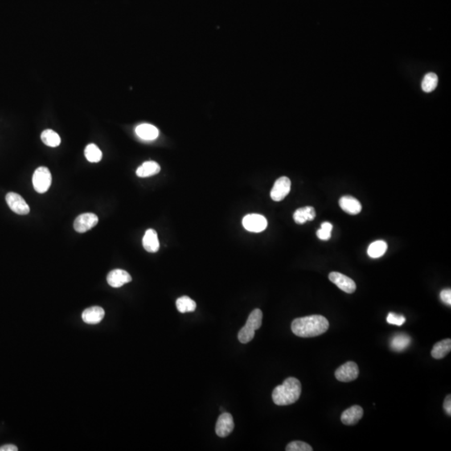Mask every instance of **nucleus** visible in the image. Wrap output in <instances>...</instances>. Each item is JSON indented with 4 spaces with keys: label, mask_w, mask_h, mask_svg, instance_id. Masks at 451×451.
<instances>
[{
    "label": "nucleus",
    "mask_w": 451,
    "mask_h": 451,
    "mask_svg": "<svg viewBox=\"0 0 451 451\" xmlns=\"http://www.w3.org/2000/svg\"><path fill=\"white\" fill-rule=\"evenodd\" d=\"M387 248H388V245L384 241H375L374 243H371L368 248V255L372 259H379L380 256L384 255L387 251Z\"/></svg>",
    "instance_id": "4be33fe9"
},
{
    "label": "nucleus",
    "mask_w": 451,
    "mask_h": 451,
    "mask_svg": "<svg viewBox=\"0 0 451 451\" xmlns=\"http://www.w3.org/2000/svg\"><path fill=\"white\" fill-rule=\"evenodd\" d=\"M52 182V176L46 166L37 168L33 175V186L37 192L45 193L49 190Z\"/></svg>",
    "instance_id": "20e7f679"
},
{
    "label": "nucleus",
    "mask_w": 451,
    "mask_h": 451,
    "mask_svg": "<svg viewBox=\"0 0 451 451\" xmlns=\"http://www.w3.org/2000/svg\"><path fill=\"white\" fill-rule=\"evenodd\" d=\"M18 448L14 444H5L4 446L0 447V451H17Z\"/></svg>",
    "instance_id": "2f4dec72"
},
{
    "label": "nucleus",
    "mask_w": 451,
    "mask_h": 451,
    "mask_svg": "<svg viewBox=\"0 0 451 451\" xmlns=\"http://www.w3.org/2000/svg\"><path fill=\"white\" fill-rule=\"evenodd\" d=\"M136 133L145 141H153L159 136V130L150 124H141L136 128Z\"/></svg>",
    "instance_id": "a211bd4d"
},
{
    "label": "nucleus",
    "mask_w": 451,
    "mask_h": 451,
    "mask_svg": "<svg viewBox=\"0 0 451 451\" xmlns=\"http://www.w3.org/2000/svg\"><path fill=\"white\" fill-rule=\"evenodd\" d=\"M333 225L330 222H325L322 223L320 229L317 230V236L320 240H329L332 236Z\"/></svg>",
    "instance_id": "bb28decb"
},
{
    "label": "nucleus",
    "mask_w": 451,
    "mask_h": 451,
    "mask_svg": "<svg viewBox=\"0 0 451 451\" xmlns=\"http://www.w3.org/2000/svg\"><path fill=\"white\" fill-rule=\"evenodd\" d=\"M444 411L446 412L447 415H451V396L450 395H448V396L445 398L444 402Z\"/></svg>",
    "instance_id": "7c9ffc66"
},
{
    "label": "nucleus",
    "mask_w": 451,
    "mask_h": 451,
    "mask_svg": "<svg viewBox=\"0 0 451 451\" xmlns=\"http://www.w3.org/2000/svg\"><path fill=\"white\" fill-rule=\"evenodd\" d=\"M329 323L322 315H311L298 317L292 323V331L301 338H313L328 331Z\"/></svg>",
    "instance_id": "f257e3e1"
},
{
    "label": "nucleus",
    "mask_w": 451,
    "mask_h": 451,
    "mask_svg": "<svg viewBox=\"0 0 451 451\" xmlns=\"http://www.w3.org/2000/svg\"><path fill=\"white\" fill-rule=\"evenodd\" d=\"M287 451H312L313 448L307 443L303 442V441H293L286 447Z\"/></svg>",
    "instance_id": "cd10ccee"
},
{
    "label": "nucleus",
    "mask_w": 451,
    "mask_h": 451,
    "mask_svg": "<svg viewBox=\"0 0 451 451\" xmlns=\"http://www.w3.org/2000/svg\"><path fill=\"white\" fill-rule=\"evenodd\" d=\"M84 155H85L87 160L92 163L99 162L102 159V152L100 150V148L95 144H89L87 145L85 150H84Z\"/></svg>",
    "instance_id": "393cba45"
},
{
    "label": "nucleus",
    "mask_w": 451,
    "mask_h": 451,
    "mask_svg": "<svg viewBox=\"0 0 451 451\" xmlns=\"http://www.w3.org/2000/svg\"><path fill=\"white\" fill-rule=\"evenodd\" d=\"M104 317V310L100 307L89 308L82 313V319L88 325H97L102 321Z\"/></svg>",
    "instance_id": "4468645a"
},
{
    "label": "nucleus",
    "mask_w": 451,
    "mask_h": 451,
    "mask_svg": "<svg viewBox=\"0 0 451 451\" xmlns=\"http://www.w3.org/2000/svg\"><path fill=\"white\" fill-rule=\"evenodd\" d=\"M438 84V76L435 73H428L424 75L422 81V89L424 92L435 91Z\"/></svg>",
    "instance_id": "a878e982"
},
{
    "label": "nucleus",
    "mask_w": 451,
    "mask_h": 451,
    "mask_svg": "<svg viewBox=\"0 0 451 451\" xmlns=\"http://www.w3.org/2000/svg\"><path fill=\"white\" fill-rule=\"evenodd\" d=\"M411 342V338L410 336L400 333L393 337L392 340L390 342V347L394 351L402 352L410 346Z\"/></svg>",
    "instance_id": "412c9836"
},
{
    "label": "nucleus",
    "mask_w": 451,
    "mask_h": 451,
    "mask_svg": "<svg viewBox=\"0 0 451 451\" xmlns=\"http://www.w3.org/2000/svg\"><path fill=\"white\" fill-rule=\"evenodd\" d=\"M233 418L229 413H223L218 418L216 424V434L219 437L224 438L229 436L233 431Z\"/></svg>",
    "instance_id": "9b49d317"
},
{
    "label": "nucleus",
    "mask_w": 451,
    "mask_h": 451,
    "mask_svg": "<svg viewBox=\"0 0 451 451\" xmlns=\"http://www.w3.org/2000/svg\"><path fill=\"white\" fill-rule=\"evenodd\" d=\"M315 217V209L309 206L297 209L293 213V219L297 224H304L309 221H313Z\"/></svg>",
    "instance_id": "f3484780"
},
{
    "label": "nucleus",
    "mask_w": 451,
    "mask_h": 451,
    "mask_svg": "<svg viewBox=\"0 0 451 451\" xmlns=\"http://www.w3.org/2000/svg\"><path fill=\"white\" fill-rule=\"evenodd\" d=\"M41 140L44 144L50 147H57L61 142V139L56 132L52 130H46L41 134Z\"/></svg>",
    "instance_id": "5701e85b"
},
{
    "label": "nucleus",
    "mask_w": 451,
    "mask_h": 451,
    "mask_svg": "<svg viewBox=\"0 0 451 451\" xmlns=\"http://www.w3.org/2000/svg\"><path fill=\"white\" fill-rule=\"evenodd\" d=\"M5 199L9 208L11 209L14 213L18 215H27L30 212V206L27 204V202L17 193H8Z\"/></svg>",
    "instance_id": "0eeeda50"
},
{
    "label": "nucleus",
    "mask_w": 451,
    "mask_h": 451,
    "mask_svg": "<svg viewBox=\"0 0 451 451\" xmlns=\"http://www.w3.org/2000/svg\"><path fill=\"white\" fill-rule=\"evenodd\" d=\"M243 227L251 232H261L268 227V221L260 214H248L243 219Z\"/></svg>",
    "instance_id": "39448f33"
},
{
    "label": "nucleus",
    "mask_w": 451,
    "mask_h": 451,
    "mask_svg": "<svg viewBox=\"0 0 451 451\" xmlns=\"http://www.w3.org/2000/svg\"><path fill=\"white\" fill-rule=\"evenodd\" d=\"M329 280L335 284L339 289L345 293H353L356 290V284L353 279L340 272H332L329 276Z\"/></svg>",
    "instance_id": "1a4fd4ad"
},
{
    "label": "nucleus",
    "mask_w": 451,
    "mask_h": 451,
    "mask_svg": "<svg viewBox=\"0 0 451 451\" xmlns=\"http://www.w3.org/2000/svg\"><path fill=\"white\" fill-rule=\"evenodd\" d=\"M406 318L404 316L399 315L396 313H390L388 317H387V322L390 325H397V326H401L405 323Z\"/></svg>",
    "instance_id": "c85d7f7f"
},
{
    "label": "nucleus",
    "mask_w": 451,
    "mask_h": 451,
    "mask_svg": "<svg viewBox=\"0 0 451 451\" xmlns=\"http://www.w3.org/2000/svg\"><path fill=\"white\" fill-rule=\"evenodd\" d=\"M263 323V312L254 309L247 318V324L238 333V339L242 343H247L253 339L255 331L260 329Z\"/></svg>",
    "instance_id": "7ed1b4c3"
},
{
    "label": "nucleus",
    "mask_w": 451,
    "mask_h": 451,
    "mask_svg": "<svg viewBox=\"0 0 451 451\" xmlns=\"http://www.w3.org/2000/svg\"><path fill=\"white\" fill-rule=\"evenodd\" d=\"M132 276L126 271L122 269L113 270L107 276V283L112 288H120L132 282Z\"/></svg>",
    "instance_id": "f8f14e48"
},
{
    "label": "nucleus",
    "mask_w": 451,
    "mask_h": 451,
    "mask_svg": "<svg viewBox=\"0 0 451 451\" xmlns=\"http://www.w3.org/2000/svg\"><path fill=\"white\" fill-rule=\"evenodd\" d=\"M99 218L94 213H84L79 215L75 222H74V228L75 231L79 233H84L89 230L92 229L94 227L97 225Z\"/></svg>",
    "instance_id": "9d476101"
},
{
    "label": "nucleus",
    "mask_w": 451,
    "mask_h": 451,
    "mask_svg": "<svg viewBox=\"0 0 451 451\" xmlns=\"http://www.w3.org/2000/svg\"><path fill=\"white\" fill-rule=\"evenodd\" d=\"M177 308L180 313H191L197 309V304L187 296H183L177 300Z\"/></svg>",
    "instance_id": "b1692460"
},
{
    "label": "nucleus",
    "mask_w": 451,
    "mask_h": 451,
    "mask_svg": "<svg viewBox=\"0 0 451 451\" xmlns=\"http://www.w3.org/2000/svg\"><path fill=\"white\" fill-rule=\"evenodd\" d=\"M440 299L443 303L450 306L451 305V290L450 289H444L440 292Z\"/></svg>",
    "instance_id": "c756f323"
},
{
    "label": "nucleus",
    "mask_w": 451,
    "mask_h": 451,
    "mask_svg": "<svg viewBox=\"0 0 451 451\" xmlns=\"http://www.w3.org/2000/svg\"><path fill=\"white\" fill-rule=\"evenodd\" d=\"M301 393L300 381L291 377L285 379L282 385L277 386L272 391V400L277 405H290L298 400Z\"/></svg>",
    "instance_id": "f03ea898"
},
{
    "label": "nucleus",
    "mask_w": 451,
    "mask_h": 451,
    "mask_svg": "<svg viewBox=\"0 0 451 451\" xmlns=\"http://www.w3.org/2000/svg\"><path fill=\"white\" fill-rule=\"evenodd\" d=\"M143 247L148 252H158L160 248L158 236L157 231L154 229H148L145 231L142 239Z\"/></svg>",
    "instance_id": "dca6fc26"
},
{
    "label": "nucleus",
    "mask_w": 451,
    "mask_h": 451,
    "mask_svg": "<svg viewBox=\"0 0 451 451\" xmlns=\"http://www.w3.org/2000/svg\"><path fill=\"white\" fill-rule=\"evenodd\" d=\"M339 206L342 211L350 215H357L362 211V205L356 198L345 196L339 200Z\"/></svg>",
    "instance_id": "2eb2a0df"
},
{
    "label": "nucleus",
    "mask_w": 451,
    "mask_h": 451,
    "mask_svg": "<svg viewBox=\"0 0 451 451\" xmlns=\"http://www.w3.org/2000/svg\"><path fill=\"white\" fill-rule=\"evenodd\" d=\"M359 374L358 365L354 362H347L338 368L335 371L336 379L341 382H351L355 380Z\"/></svg>",
    "instance_id": "423d86ee"
},
{
    "label": "nucleus",
    "mask_w": 451,
    "mask_h": 451,
    "mask_svg": "<svg viewBox=\"0 0 451 451\" xmlns=\"http://www.w3.org/2000/svg\"><path fill=\"white\" fill-rule=\"evenodd\" d=\"M451 350V340L449 338L440 341L434 345L431 355L436 359H441L446 356Z\"/></svg>",
    "instance_id": "aec40b11"
},
{
    "label": "nucleus",
    "mask_w": 451,
    "mask_h": 451,
    "mask_svg": "<svg viewBox=\"0 0 451 451\" xmlns=\"http://www.w3.org/2000/svg\"><path fill=\"white\" fill-rule=\"evenodd\" d=\"M290 190V179L288 177H282L275 182L270 195L274 202H281L289 194Z\"/></svg>",
    "instance_id": "6e6552de"
},
{
    "label": "nucleus",
    "mask_w": 451,
    "mask_h": 451,
    "mask_svg": "<svg viewBox=\"0 0 451 451\" xmlns=\"http://www.w3.org/2000/svg\"><path fill=\"white\" fill-rule=\"evenodd\" d=\"M363 415V408L358 405H354L347 409L341 415V421L346 425L356 424L362 419Z\"/></svg>",
    "instance_id": "ddd939ff"
},
{
    "label": "nucleus",
    "mask_w": 451,
    "mask_h": 451,
    "mask_svg": "<svg viewBox=\"0 0 451 451\" xmlns=\"http://www.w3.org/2000/svg\"><path fill=\"white\" fill-rule=\"evenodd\" d=\"M161 170V166L156 161H146L136 170V175L139 177H149L158 174Z\"/></svg>",
    "instance_id": "6ab92c4d"
}]
</instances>
